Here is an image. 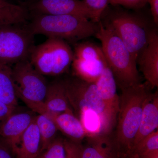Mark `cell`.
I'll return each mask as SVG.
<instances>
[{"instance_id": "cell-9", "label": "cell", "mask_w": 158, "mask_h": 158, "mask_svg": "<svg viewBox=\"0 0 158 158\" xmlns=\"http://www.w3.org/2000/svg\"><path fill=\"white\" fill-rule=\"evenodd\" d=\"M16 110L0 125V139L11 148L15 155L22 137L37 116L32 110L16 112Z\"/></svg>"}, {"instance_id": "cell-1", "label": "cell", "mask_w": 158, "mask_h": 158, "mask_svg": "<svg viewBox=\"0 0 158 158\" xmlns=\"http://www.w3.org/2000/svg\"><path fill=\"white\" fill-rule=\"evenodd\" d=\"M148 86L140 83L121 89L116 128L113 133L121 158H125L132 152L143 107L151 93Z\"/></svg>"}, {"instance_id": "cell-16", "label": "cell", "mask_w": 158, "mask_h": 158, "mask_svg": "<svg viewBox=\"0 0 158 158\" xmlns=\"http://www.w3.org/2000/svg\"><path fill=\"white\" fill-rule=\"evenodd\" d=\"M51 118L55 122L58 129L71 141L81 143L87 137V133L81 123L74 113L65 112L54 114Z\"/></svg>"}, {"instance_id": "cell-12", "label": "cell", "mask_w": 158, "mask_h": 158, "mask_svg": "<svg viewBox=\"0 0 158 158\" xmlns=\"http://www.w3.org/2000/svg\"><path fill=\"white\" fill-rule=\"evenodd\" d=\"M86 138L87 144L82 146L81 158H121L113 133L87 136Z\"/></svg>"}, {"instance_id": "cell-8", "label": "cell", "mask_w": 158, "mask_h": 158, "mask_svg": "<svg viewBox=\"0 0 158 158\" xmlns=\"http://www.w3.org/2000/svg\"><path fill=\"white\" fill-rule=\"evenodd\" d=\"M106 25L118 35L137 62L147 44L150 31L144 20L131 15L120 13L113 16Z\"/></svg>"}, {"instance_id": "cell-5", "label": "cell", "mask_w": 158, "mask_h": 158, "mask_svg": "<svg viewBox=\"0 0 158 158\" xmlns=\"http://www.w3.org/2000/svg\"><path fill=\"white\" fill-rule=\"evenodd\" d=\"M15 91L19 98L32 111L46 114L44 104L48 85L45 77L38 72L29 59L21 61L11 67Z\"/></svg>"}, {"instance_id": "cell-30", "label": "cell", "mask_w": 158, "mask_h": 158, "mask_svg": "<svg viewBox=\"0 0 158 158\" xmlns=\"http://www.w3.org/2000/svg\"><path fill=\"white\" fill-rule=\"evenodd\" d=\"M0 158H15L11 148L5 141L0 139Z\"/></svg>"}, {"instance_id": "cell-29", "label": "cell", "mask_w": 158, "mask_h": 158, "mask_svg": "<svg viewBox=\"0 0 158 158\" xmlns=\"http://www.w3.org/2000/svg\"><path fill=\"white\" fill-rule=\"evenodd\" d=\"M16 107L10 106L0 101V125L15 111Z\"/></svg>"}, {"instance_id": "cell-25", "label": "cell", "mask_w": 158, "mask_h": 158, "mask_svg": "<svg viewBox=\"0 0 158 158\" xmlns=\"http://www.w3.org/2000/svg\"><path fill=\"white\" fill-rule=\"evenodd\" d=\"M38 158H66L64 139L56 137Z\"/></svg>"}, {"instance_id": "cell-17", "label": "cell", "mask_w": 158, "mask_h": 158, "mask_svg": "<svg viewBox=\"0 0 158 158\" xmlns=\"http://www.w3.org/2000/svg\"><path fill=\"white\" fill-rule=\"evenodd\" d=\"M40 146V136L34 119L22 137L15 158H38Z\"/></svg>"}, {"instance_id": "cell-3", "label": "cell", "mask_w": 158, "mask_h": 158, "mask_svg": "<svg viewBox=\"0 0 158 158\" xmlns=\"http://www.w3.org/2000/svg\"><path fill=\"white\" fill-rule=\"evenodd\" d=\"M28 25L34 35L40 34L71 42L95 36L98 29V23L70 15L35 14Z\"/></svg>"}, {"instance_id": "cell-10", "label": "cell", "mask_w": 158, "mask_h": 158, "mask_svg": "<svg viewBox=\"0 0 158 158\" xmlns=\"http://www.w3.org/2000/svg\"><path fill=\"white\" fill-rule=\"evenodd\" d=\"M30 8L35 14L74 15L93 20L83 0H38Z\"/></svg>"}, {"instance_id": "cell-28", "label": "cell", "mask_w": 158, "mask_h": 158, "mask_svg": "<svg viewBox=\"0 0 158 158\" xmlns=\"http://www.w3.org/2000/svg\"><path fill=\"white\" fill-rule=\"evenodd\" d=\"M147 3V0H111L112 5H121L131 9H140Z\"/></svg>"}, {"instance_id": "cell-2", "label": "cell", "mask_w": 158, "mask_h": 158, "mask_svg": "<svg viewBox=\"0 0 158 158\" xmlns=\"http://www.w3.org/2000/svg\"><path fill=\"white\" fill-rule=\"evenodd\" d=\"M95 36L101 42L107 64L120 89L141 83L137 62L113 29L100 21Z\"/></svg>"}, {"instance_id": "cell-19", "label": "cell", "mask_w": 158, "mask_h": 158, "mask_svg": "<svg viewBox=\"0 0 158 158\" xmlns=\"http://www.w3.org/2000/svg\"><path fill=\"white\" fill-rule=\"evenodd\" d=\"M30 17L25 7L0 0V25L26 23Z\"/></svg>"}, {"instance_id": "cell-11", "label": "cell", "mask_w": 158, "mask_h": 158, "mask_svg": "<svg viewBox=\"0 0 158 158\" xmlns=\"http://www.w3.org/2000/svg\"><path fill=\"white\" fill-rule=\"evenodd\" d=\"M151 88L158 86V35L150 30L147 44L141 52L137 63Z\"/></svg>"}, {"instance_id": "cell-20", "label": "cell", "mask_w": 158, "mask_h": 158, "mask_svg": "<svg viewBox=\"0 0 158 158\" xmlns=\"http://www.w3.org/2000/svg\"><path fill=\"white\" fill-rule=\"evenodd\" d=\"M0 101L10 106L16 107L18 105L12 81L11 67L2 64H0Z\"/></svg>"}, {"instance_id": "cell-7", "label": "cell", "mask_w": 158, "mask_h": 158, "mask_svg": "<svg viewBox=\"0 0 158 158\" xmlns=\"http://www.w3.org/2000/svg\"><path fill=\"white\" fill-rule=\"evenodd\" d=\"M34 36L26 23L0 25V64L11 66L29 59Z\"/></svg>"}, {"instance_id": "cell-22", "label": "cell", "mask_w": 158, "mask_h": 158, "mask_svg": "<svg viewBox=\"0 0 158 158\" xmlns=\"http://www.w3.org/2000/svg\"><path fill=\"white\" fill-rule=\"evenodd\" d=\"M73 58L82 60L105 59L101 47L89 42L80 43L75 46Z\"/></svg>"}, {"instance_id": "cell-18", "label": "cell", "mask_w": 158, "mask_h": 158, "mask_svg": "<svg viewBox=\"0 0 158 158\" xmlns=\"http://www.w3.org/2000/svg\"><path fill=\"white\" fill-rule=\"evenodd\" d=\"M75 76L85 81L95 83L107 65L103 60H82L73 58L71 64Z\"/></svg>"}, {"instance_id": "cell-13", "label": "cell", "mask_w": 158, "mask_h": 158, "mask_svg": "<svg viewBox=\"0 0 158 158\" xmlns=\"http://www.w3.org/2000/svg\"><path fill=\"white\" fill-rule=\"evenodd\" d=\"M158 127V93L157 90L154 93H151L144 103L133 149L143 138L157 130Z\"/></svg>"}, {"instance_id": "cell-31", "label": "cell", "mask_w": 158, "mask_h": 158, "mask_svg": "<svg viewBox=\"0 0 158 158\" xmlns=\"http://www.w3.org/2000/svg\"><path fill=\"white\" fill-rule=\"evenodd\" d=\"M150 6L151 11L154 21L156 24L158 23V0H147Z\"/></svg>"}, {"instance_id": "cell-6", "label": "cell", "mask_w": 158, "mask_h": 158, "mask_svg": "<svg viewBox=\"0 0 158 158\" xmlns=\"http://www.w3.org/2000/svg\"><path fill=\"white\" fill-rule=\"evenodd\" d=\"M73 57V51L66 41L48 38L42 44L34 46L29 60L43 75L55 76L68 70Z\"/></svg>"}, {"instance_id": "cell-21", "label": "cell", "mask_w": 158, "mask_h": 158, "mask_svg": "<svg viewBox=\"0 0 158 158\" xmlns=\"http://www.w3.org/2000/svg\"><path fill=\"white\" fill-rule=\"evenodd\" d=\"M40 138V154L56 138L58 129L52 118L44 114H37L35 118Z\"/></svg>"}, {"instance_id": "cell-24", "label": "cell", "mask_w": 158, "mask_h": 158, "mask_svg": "<svg viewBox=\"0 0 158 158\" xmlns=\"http://www.w3.org/2000/svg\"><path fill=\"white\" fill-rule=\"evenodd\" d=\"M158 149V131L152 133L140 141L133 148L131 154L139 155Z\"/></svg>"}, {"instance_id": "cell-27", "label": "cell", "mask_w": 158, "mask_h": 158, "mask_svg": "<svg viewBox=\"0 0 158 158\" xmlns=\"http://www.w3.org/2000/svg\"><path fill=\"white\" fill-rule=\"evenodd\" d=\"M66 158H81L82 145L81 143L64 139Z\"/></svg>"}, {"instance_id": "cell-33", "label": "cell", "mask_w": 158, "mask_h": 158, "mask_svg": "<svg viewBox=\"0 0 158 158\" xmlns=\"http://www.w3.org/2000/svg\"><path fill=\"white\" fill-rule=\"evenodd\" d=\"M125 158H140L137 155L134 154H131V155L128 156L127 157Z\"/></svg>"}, {"instance_id": "cell-14", "label": "cell", "mask_w": 158, "mask_h": 158, "mask_svg": "<svg viewBox=\"0 0 158 158\" xmlns=\"http://www.w3.org/2000/svg\"><path fill=\"white\" fill-rule=\"evenodd\" d=\"M44 104L50 113H74L67 98L64 81H55L48 84Z\"/></svg>"}, {"instance_id": "cell-26", "label": "cell", "mask_w": 158, "mask_h": 158, "mask_svg": "<svg viewBox=\"0 0 158 158\" xmlns=\"http://www.w3.org/2000/svg\"><path fill=\"white\" fill-rule=\"evenodd\" d=\"M90 10L93 16V22L98 23L101 21V18L104 11L108 5L111 4V0H83Z\"/></svg>"}, {"instance_id": "cell-32", "label": "cell", "mask_w": 158, "mask_h": 158, "mask_svg": "<svg viewBox=\"0 0 158 158\" xmlns=\"http://www.w3.org/2000/svg\"><path fill=\"white\" fill-rule=\"evenodd\" d=\"M138 156L140 158H158V149L144 153Z\"/></svg>"}, {"instance_id": "cell-4", "label": "cell", "mask_w": 158, "mask_h": 158, "mask_svg": "<svg viewBox=\"0 0 158 158\" xmlns=\"http://www.w3.org/2000/svg\"><path fill=\"white\" fill-rule=\"evenodd\" d=\"M64 81L67 98L73 112L78 116L83 111H93L101 120L104 133H113L116 127L117 115L100 96L95 83L85 81L76 77Z\"/></svg>"}, {"instance_id": "cell-15", "label": "cell", "mask_w": 158, "mask_h": 158, "mask_svg": "<svg viewBox=\"0 0 158 158\" xmlns=\"http://www.w3.org/2000/svg\"><path fill=\"white\" fill-rule=\"evenodd\" d=\"M100 96L110 110L118 116L119 97L116 92V82L113 72L108 65L95 82Z\"/></svg>"}, {"instance_id": "cell-23", "label": "cell", "mask_w": 158, "mask_h": 158, "mask_svg": "<svg viewBox=\"0 0 158 158\" xmlns=\"http://www.w3.org/2000/svg\"><path fill=\"white\" fill-rule=\"evenodd\" d=\"M78 116L87 133V137L106 134L104 133L101 120L95 112L86 110L80 113Z\"/></svg>"}]
</instances>
